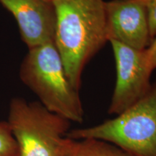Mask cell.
I'll list each match as a JSON object with an SVG mask.
<instances>
[{"label":"cell","mask_w":156,"mask_h":156,"mask_svg":"<svg viewBox=\"0 0 156 156\" xmlns=\"http://www.w3.org/2000/svg\"><path fill=\"white\" fill-rule=\"evenodd\" d=\"M54 41L70 83L80 90L85 67L108 42L104 0H53Z\"/></svg>","instance_id":"1"},{"label":"cell","mask_w":156,"mask_h":156,"mask_svg":"<svg viewBox=\"0 0 156 156\" xmlns=\"http://www.w3.org/2000/svg\"><path fill=\"white\" fill-rule=\"evenodd\" d=\"M19 76L48 111L71 122H84L80 90L70 83L54 41L28 49L20 64Z\"/></svg>","instance_id":"2"},{"label":"cell","mask_w":156,"mask_h":156,"mask_svg":"<svg viewBox=\"0 0 156 156\" xmlns=\"http://www.w3.org/2000/svg\"><path fill=\"white\" fill-rule=\"evenodd\" d=\"M18 156H68L71 122L48 111L39 101L12 99L8 119Z\"/></svg>","instance_id":"3"},{"label":"cell","mask_w":156,"mask_h":156,"mask_svg":"<svg viewBox=\"0 0 156 156\" xmlns=\"http://www.w3.org/2000/svg\"><path fill=\"white\" fill-rule=\"evenodd\" d=\"M67 136L104 140L132 156H156V78L147 93L124 112L96 125L70 129Z\"/></svg>","instance_id":"4"},{"label":"cell","mask_w":156,"mask_h":156,"mask_svg":"<svg viewBox=\"0 0 156 156\" xmlns=\"http://www.w3.org/2000/svg\"><path fill=\"white\" fill-rule=\"evenodd\" d=\"M109 43L115 59L116 83L108 113L117 116L147 93L154 71L148 62L146 49H134L114 41Z\"/></svg>","instance_id":"5"},{"label":"cell","mask_w":156,"mask_h":156,"mask_svg":"<svg viewBox=\"0 0 156 156\" xmlns=\"http://www.w3.org/2000/svg\"><path fill=\"white\" fill-rule=\"evenodd\" d=\"M106 32L108 43H120L137 50H145L153 39L145 0L106 2Z\"/></svg>","instance_id":"6"},{"label":"cell","mask_w":156,"mask_h":156,"mask_svg":"<svg viewBox=\"0 0 156 156\" xmlns=\"http://www.w3.org/2000/svg\"><path fill=\"white\" fill-rule=\"evenodd\" d=\"M0 4L14 17L28 49L54 41L56 14L53 1L0 0Z\"/></svg>","instance_id":"7"},{"label":"cell","mask_w":156,"mask_h":156,"mask_svg":"<svg viewBox=\"0 0 156 156\" xmlns=\"http://www.w3.org/2000/svg\"><path fill=\"white\" fill-rule=\"evenodd\" d=\"M68 156L132 155L111 142L94 138H87L73 140Z\"/></svg>","instance_id":"8"},{"label":"cell","mask_w":156,"mask_h":156,"mask_svg":"<svg viewBox=\"0 0 156 156\" xmlns=\"http://www.w3.org/2000/svg\"><path fill=\"white\" fill-rule=\"evenodd\" d=\"M18 147L7 121H0V156H18Z\"/></svg>","instance_id":"9"},{"label":"cell","mask_w":156,"mask_h":156,"mask_svg":"<svg viewBox=\"0 0 156 156\" xmlns=\"http://www.w3.org/2000/svg\"><path fill=\"white\" fill-rule=\"evenodd\" d=\"M152 39L156 36V0H145Z\"/></svg>","instance_id":"10"},{"label":"cell","mask_w":156,"mask_h":156,"mask_svg":"<svg viewBox=\"0 0 156 156\" xmlns=\"http://www.w3.org/2000/svg\"><path fill=\"white\" fill-rule=\"evenodd\" d=\"M148 62L151 69L155 71L156 69V36L152 41L151 45L147 49Z\"/></svg>","instance_id":"11"},{"label":"cell","mask_w":156,"mask_h":156,"mask_svg":"<svg viewBox=\"0 0 156 156\" xmlns=\"http://www.w3.org/2000/svg\"><path fill=\"white\" fill-rule=\"evenodd\" d=\"M49 1H53V0H49Z\"/></svg>","instance_id":"12"}]
</instances>
